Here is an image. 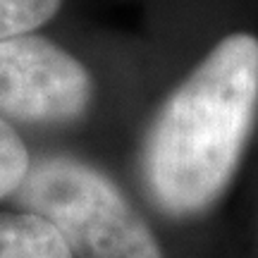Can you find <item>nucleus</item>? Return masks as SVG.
Listing matches in <instances>:
<instances>
[{
    "label": "nucleus",
    "instance_id": "obj_1",
    "mask_svg": "<svg viewBox=\"0 0 258 258\" xmlns=\"http://www.w3.org/2000/svg\"><path fill=\"white\" fill-rule=\"evenodd\" d=\"M258 112V38L230 34L175 89L141 148V175L160 211L199 215L237 172Z\"/></svg>",
    "mask_w": 258,
    "mask_h": 258
},
{
    "label": "nucleus",
    "instance_id": "obj_2",
    "mask_svg": "<svg viewBox=\"0 0 258 258\" xmlns=\"http://www.w3.org/2000/svg\"><path fill=\"white\" fill-rule=\"evenodd\" d=\"M15 196L22 211L60 232L74 258H165L148 222L112 179L77 158L34 163Z\"/></svg>",
    "mask_w": 258,
    "mask_h": 258
},
{
    "label": "nucleus",
    "instance_id": "obj_3",
    "mask_svg": "<svg viewBox=\"0 0 258 258\" xmlns=\"http://www.w3.org/2000/svg\"><path fill=\"white\" fill-rule=\"evenodd\" d=\"M93 98L89 70L43 36L0 41V115L27 122H67Z\"/></svg>",
    "mask_w": 258,
    "mask_h": 258
},
{
    "label": "nucleus",
    "instance_id": "obj_4",
    "mask_svg": "<svg viewBox=\"0 0 258 258\" xmlns=\"http://www.w3.org/2000/svg\"><path fill=\"white\" fill-rule=\"evenodd\" d=\"M0 258H74L60 232L34 213H0Z\"/></svg>",
    "mask_w": 258,
    "mask_h": 258
},
{
    "label": "nucleus",
    "instance_id": "obj_5",
    "mask_svg": "<svg viewBox=\"0 0 258 258\" xmlns=\"http://www.w3.org/2000/svg\"><path fill=\"white\" fill-rule=\"evenodd\" d=\"M62 0H0V41L27 36L57 15Z\"/></svg>",
    "mask_w": 258,
    "mask_h": 258
},
{
    "label": "nucleus",
    "instance_id": "obj_6",
    "mask_svg": "<svg viewBox=\"0 0 258 258\" xmlns=\"http://www.w3.org/2000/svg\"><path fill=\"white\" fill-rule=\"evenodd\" d=\"M31 160L19 134L0 117V199L15 194L24 182Z\"/></svg>",
    "mask_w": 258,
    "mask_h": 258
}]
</instances>
